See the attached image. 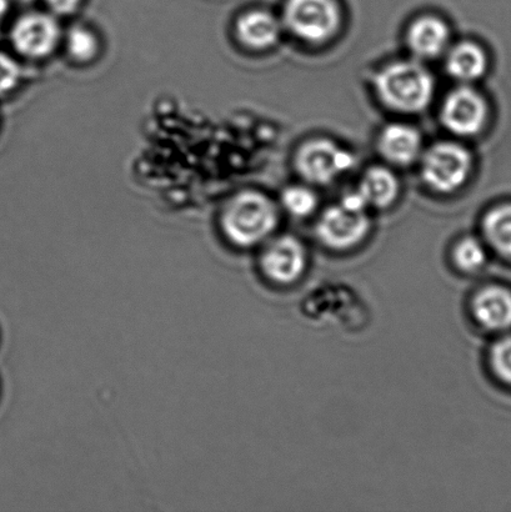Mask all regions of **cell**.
Wrapping results in <instances>:
<instances>
[{"instance_id": "44dd1931", "label": "cell", "mask_w": 511, "mask_h": 512, "mask_svg": "<svg viewBox=\"0 0 511 512\" xmlns=\"http://www.w3.org/2000/svg\"><path fill=\"white\" fill-rule=\"evenodd\" d=\"M20 69L15 60L0 52V95L10 92L18 84Z\"/></svg>"}, {"instance_id": "8fae6325", "label": "cell", "mask_w": 511, "mask_h": 512, "mask_svg": "<svg viewBox=\"0 0 511 512\" xmlns=\"http://www.w3.org/2000/svg\"><path fill=\"white\" fill-rule=\"evenodd\" d=\"M407 40L415 57L423 60L435 59L448 49L449 28L439 18L423 17L410 25Z\"/></svg>"}, {"instance_id": "e0dca14e", "label": "cell", "mask_w": 511, "mask_h": 512, "mask_svg": "<svg viewBox=\"0 0 511 512\" xmlns=\"http://www.w3.org/2000/svg\"><path fill=\"white\" fill-rule=\"evenodd\" d=\"M454 263L460 270L473 273L477 271L487 261V252L480 240L473 237H467L455 245L453 253Z\"/></svg>"}, {"instance_id": "52a82bcc", "label": "cell", "mask_w": 511, "mask_h": 512, "mask_svg": "<svg viewBox=\"0 0 511 512\" xmlns=\"http://www.w3.org/2000/svg\"><path fill=\"white\" fill-rule=\"evenodd\" d=\"M487 118V103L477 90L468 85L452 90L440 110L444 127L460 137H473L480 133Z\"/></svg>"}, {"instance_id": "603a6c76", "label": "cell", "mask_w": 511, "mask_h": 512, "mask_svg": "<svg viewBox=\"0 0 511 512\" xmlns=\"http://www.w3.org/2000/svg\"><path fill=\"white\" fill-rule=\"evenodd\" d=\"M9 5V0H0V19L4 17V14L7 13Z\"/></svg>"}, {"instance_id": "7402d4cb", "label": "cell", "mask_w": 511, "mask_h": 512, "mask_svg": "<svg viewBox=\"0 0 511 512\" xmlns=\"http://www.w3.org/2000/svg\"><path fill=\"white\" fill-rule=\"evenodd\" d=\"M50 8L59 14L73 13L77 9L80 0H47Z\"/></svg>"}, {"instance_id": "9c48e42d", "label": "cell", "mask_w": 511, "mask_h": 512, "mask_svg": "<svg viewBox=\"0 0 511 512\" xmlns=\"http://www.w3.org/2000/svg\"><path fill=\"white\" fill-rule=\"evenodd\" d=\"M59 34L55 19L45 14H29L15 23L12 40L19 53L40 58L53 52Z\"/></svg>"}, {"instance_id": "9a60e30c", "label": "cell", "mask_w": 511, "mask_h": 512, "mask_svg": "<svg viewBox=\"0 0 511 512\" xmlns=\"http://www.w3.org/2000/svg\"><path fill=\"white\" fill-rule=\"evenodd\" d=\"M358 193L368 207L372 205L374 208H387L398 197V179L387 168L369 169L359 184Z\"/></svg>"}, {"instance_id": "3957f363", "label": "cell", "mask_w": 511, "mask_h": 512, "mask_svg": "<svg viewBox=\"0 0 511 512\" xmlns=\"http://www.w3.org/2000/svg\"><path fill=\"white\" fill-rule=\"evenodd\" d=\"M473 159L462 145L443 142L433 145L423 155L422 177L437 193H453L467 182Z\"/></svg>"}, {"instance_id": "5bb4252c", "label": "cell", "mask_w": 511, "mask_h": 512, "mask_svg": "<svg viewBox=\"0 0 511 512\" xmlns=\"http://www.w3.org/2000/svg\"><path fill=\"white\" fill-rule=\"evenodd\" d=\"M237 32L243 44L260 50L273 47L278 42L282 28L274 15L263 10H254L239 19Z\"/></svg>"}, {"instance_id": "ba28073f", "label": "cell", "mask_w": 511, "mask_h": 512, "mask_svg": "<svg viewBox=\"0 0 511 512\" xmlns=\"http://www.w3.org/2000/svg\"><path fill=\"white\" fill-rule=\"evenodd\" d=\"M259 264L268 280L275 284H292L304 273L307 253L298 239L285 235L268 244Z\"/></svg>"}, {"instance_id": "8992f818", "label": "cell", "mask_w": 511, "mask_h": 512, "mask_svg": "<svg viewBox=\"0 0 511 512\" xmlns=\"http://www.w3.org/2000/svg\"><path fill=\"white\" fill-rule=\"evenodd\" d=\"M370 220L365 210L353 209L340 203L320 215L317 235L324 245L334 250H347L367 237Z\"/></svg>"}, {"instance_id": "d6986e66", "label": "cell", "mask_w": 511, "mask_h": 512, "mask_svg": "<svg viewBox=\"0 0 511 512\" xmlns=\"http://www.w3.org/2000/svg\"><path fill=\"white\" fill-rule=\"evenodd\" d=\"M68 50L70 55L79 62H88L98 52V42L90 30L75 27L68 35Z\"/></svg>"}, {"instance_id": "5b68a950", "label": "cell", "mask_w": 511, "mask_h": 512, "mask_svg": "<svg viewBox=\"0 0 511 512\" xmlns=\"http://www.w3.org/2000/svg\"><path fill=\"white\" fill-rule=\"evenodd\" d=\"M354 163L352 153L328 139L305 143L295 158L298 173L307 182L319 185L333 183L352 169Z\"/></svg>"}, {"instance_id": "30bf717a", "label": "cell", "mask_w": 511, "mask_h": 512, "mask_svg": "<svg viewBox=\"0 0 511 512\" xmlns=\"http://www.w3.org/2000/svg\"><path fill=\"white\" fill-rule=\"evenodd\" d=\"M422 135L407 124H389L379 135V153L389 163L408 167L422 154Z\"/></svg>"}, {"instance_id": "4fadbf2b", "label": "cell", "mask_w": 511, "mask_h": 512, "mask_svg": "<svg viewBox=\"0 0 511 512\" xmlns=\"http://www.w3.org/2000/svg\"><path fill=\"white\" fill-rule=\"evenodd\" d=\"M445 67L450 77L467 84L483 77L488 59L478 44L463 42L449 50Z\"/></svg>"}, {"instance_id": "277c9868", "label": "cell", "mask_w": 511, "mask_h": 512, "mask_svg": "<svg viewBox=\"0 0 511 512\" xmlns=\"http://www.w3.org/2000/svg\"><path fill=\"white\" fill-rule=\"evenodd\" d=\"M283 17L285 27L308 43H323L340 27V10L334 0H288Z\"/></svg>"}, {"instance_id": "7a4b0ae2", "label": "cell", "mask_w": 511, "mask_h": 512, "mask_svg": "<svg viewBox=\"0 0 511 512\" xmlns=\"http://www.w3.org/2000/svg\"><path fill=\"white\" fill-rule=\"evenodd\" d=\"M278 225V210L272 200L258 192H244L225 207L222 232L234 247L249 249L263 243Z\"/></svg>"}, {"instance_id": "2e32d148", "label": "cell", "mask_w": 511, "mask_h": 512, "mask_svg": "<svg viewBox=\"0 0 511 512\" xmlns=\"http://www.w3.org/2000/svg\"><path fill=\"white\" fill-rule=\"evenodd\" d=\"M483 232L490 247L511 260V204L490 210L483 220Z\"/></svg>"}, {"instance_id": "ffe728a7", "label": "cell", "mask_w": 511, "mask_h": 512, "mask_svg": "<svg viewBox=\"0 0 511 512\" xmlns=\"http://www.w3.org/2000/svg\"><path fill=\"white\" fill-rule=\"evenodd\" d=\"M493 370L499 379L511 384V335L500 339L490 353Z\"/></svg>"}, {"instance_id": "6da1fadb", "label": "cell", "mask_w": 511, "mask_h": 512, "mask_svg": "<svg viewBox=\"0 0 511 512\" xmlns=\"http://www.w3.org/2000/svg\"><path fill=\"white\" fill-rule=\"evenodd\" d=\"M375 89L385 107L394 112L415 114L429 107L435 83L429 70L412 60H399L380 70Z\"/></svg>"}, {"instance_id": "7c38bea8", "label": "cell", "mask_w": 511, "mask_h": 512, "mask_svg": "<svg viewBox=\"0 0 511 512\" xmlns=\"http://www.w3.org/2000/svg\"><path fill=\"white\" fill-rule=\"evenodd\" d=\"M473 314L485 329L500 331L511 328V293L502 286H488L473 299Z\"/></svg>"}, {"instance_id": "ac0fdd59", "label": "cell", "mask_w": 511, "mask_h": 512, "mask_svg": "<svg viewBox=\"0 0 511 512\" xmlns=\"http://www.w3.org/2000/svg\"><path fill=\"white\" fill-rule=\"evenodd\" d=\"M283 207L294 217L304 218L317 208L318 199L312 190L294 185L285 189L282 195Z\"/></svg>"}]
</instances>
